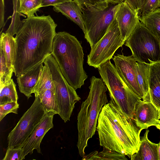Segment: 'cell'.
<instances>
[{
    "label": "cell",
    "mask_w": 160,
    "mask_h": 160,
    "mask_svg": "<svg viewBox=\"0 0 160 160\" xmlns=\"http://www.w3.org/2000/svg\"><path fill=\"white\" fill-rule=\"evenodd\" d=\"M23 22L15 38L16 55L14 72L17 77L43 62L51 54L57 26L50 15H33Z\"/></svg>",
    "instance_id": "obj_1"
},
{
    "label": "cell",
    "mask_w": 160,
    "mask_h": 160,
    "mask_svg": "<svg viewBox=\"0 0 160 160\" xmlns=\"http://www.w3.org/2000/svg\"><path fill=\"white\" fill-rule=\"evenodd\" d=\"M142 130L110 102L99 113L97 130L100 145L103 148L131 158L138 150Z\"/></svg>",
    "instance_id": "obj_2"
},
{
    "label": "cell",
    "mask_w": 160,
    "mask_h": 160,
    "mask_svg": "<svg viewBox=\"0 0 160 160\" xmlns=\"http://www.w3.org/2000/svg\"><path fill=\"white\" fill-rule=\"evenodd\" d=\"M51 54L68 83L76 90L80 88L88 75L83 68L82 48L77 38L65 31L56 32Z\"/></svg>",
    "instance_id": "obj_3"
},
{
    "label": "cell",
    "mask_w": 160,
    "mask_h": 160,
    "mask_svg": "<svg viewBox=\"0 0 160 160\" xmlns=\"http://www.w3.org/2000/svg\"><path fill=\"white\" fill-rule=\"evenodd\" d=\"M90 91L82 102L77 116L78 140L77 144L79 155H85L88 142L94 135L98 118L103 107L108 102L107 88L102 79L92 76L90 78Z\"/></svg>",
    "instance_id": "obj_4"
},
{
    "label": "cell",
    "mask_w": 160,
    "mask_h": 160,
    "mask_svg": "<svg viewBox=\"0 0 160 160\" xmlns=\"http://www.w3.org/2000/svg\"><path fill=\"white\" fill-rule=\"evenodd\" d=\"M98 68L108 89L110 102L133 120L135 106L141 99L124 82L110 60L100 65Z\"/></svg>",
    "instance_id": "obj_5"
},
{
    "label": "cell",
    "mask_w": 160,
    "mask_h": 160,
    "mask_svg": "<svg viewBox=\"0 0 160 160\" xmlns=\"http://www.w3.org/2000/svg\"><path fill=\"white\" fill-rule=\"evenodd\" d=\"M120 3H109L105 8L96 6L82 7L85 32V38L92 48L105 35L115 18Z\"/></svg>",
    "instance_id": "obj_6"
},
{
    "label": "cell",
    "mask_w": 160,
    "mask_h": 160,
    "mask_svg": "<svg viewBox=\"0 0 160 160\" xmlns=\"http://www.w3.org/2000/svg\"><path fill=\"white\" fill-rule=\"evenodd\" d=\"M125 43L137 62L149 65L160 62V41L140 21Z\"/></svg>",
    "instance_id": "obj_7"
},
{
    "label": "cell",
    "mask_w": 160,
    "mask_h": 160,
    "mask_svg": "<svg viewBox=\"0 0 160 160\" xmlns=\"http://www.w3.org/2000/svg\"><path fill=\"white\" fill-rule=\"evenodd\" d=\"M31 107L21 118L9 133L8 147H21L39 123L45 113L38 96Z\"/></svg>",
    "instance_id": "obj_8"
},
{
    "label": "cell",
    "mask_w": 160,
    "mask_h": 160,
    "mask_svg": "<svg viewBox=\"0 0 160 160\" xmlns=\"http://www.w3.org/2000/svg\"><path fill=\"white\" fill-rule=\"evenodd\" d=\"M125 43L122 39L115 18L105 35L91 48L88 55V64L98 68L100 65L112 58L116 51Z\"/></svg>",
    "instance_id": "obj_9"
},
{
    "label": "cell",
    "mask_w": 160,
    "mask_h": 160,
    "mask_svg": "<svg viewBox=\"0 0 160 160\" xmlns=\"http://www.w3.org/2000/svg\"><path fill=\"white\" fill-rule=\"evenodd\" d=\"M113 60L115 68L120 77L129 89L142 100L144 96L138 83L135 69L137 62L132 55L126 56L117 54Z\"/></svg>",
    "instance_id": "obj_10"
},
{
    "label": "cell",
    "mask_w": 160,
    "mask_h": 160,
    "mask_svg": "<svg viewBox=\"0 0 160 160\" xmlns=\"http://www.w3.org/2000/svg\"><path fill=\"white\" fill-rule=\"evenodd\" d=\"M54 115L50 113H45L40 122L24 142L22 147L24 158L28 154H32L35 149L38 153H42L40 143L46 133L53 127V119Z\"/></svg>",
    "instance_id": "obj_11"
},
{
    "label": "cell",
    "mask_w": 160,
    "mask_h": 160,
    "mask_svg": "<svg viewBox=\"0 0 160 160\" xmlns=\"http://www.w3.org/2000/svg\"><path fill=\"white\" fill-rule=\"evenodd\" d=\"M122 39L125 42L140 21L138 13L133 10L124 1L120 3L115 15Z\"/></svg>",
    "instance_id": "obj_12"
},
{
    "label": "cell",
    "mask_w": 160,
    "mask_h": 160,
    "mask_svg": "<svg viewBox=\"0 0 160 160\" xmlns=\"http://www.w3.org/2000/svg\"><path fill=\"white\" fill-rule=\"evenodd\" d=\"M159 119V110L150 101L141 100L136 105L133 120L139 128L155 126Z\"/></svg>",
    "instance_id": "obj_13"
},
{
    "label": "cell",
    "mask_w": 160,
    "mask_h": 160,
    "mask_svg": "<svg viewBox=\"0 0 160 160\" xmlns=\"http://www.w3.org/2000/svg\"><path fill=\"white\" fill-rule=\"evenodd\" d=\"M41 63L25 73L17 77L19 90L29 99L32 97L38 83L44 66Z\"/></svg>",
    "instance_id": "obj_14"
},
{
    "label": "cell",
    "mask_w": 160,
    "mask_h": 160,
    "mask_svg": "<svg viewBox=\"0 0 160 160\" xmlns=\"http://www.w3.org/2000/svg\"><path fill=\"white\" fill-rule=\"evenodd\" d=\"M148 130L140 137L139 149L131 157V160H158V143L150 141L148 138Z\"/></svg>",
    "instance_id": "obj_15"
},
{
    "label": "cell",
    "mask_w": 160,
    "mask_h": 160,
    "mask_svg": "<svg viewBox=\"0 0 160 160\" xmlns=\"http://www.w3.org/2000/svg\"><path fill=\"white\" fill-rule=\"evenodd\" d=\"M53 10L57 12L62 13L78 25L85 32L81 8L73 0L54 6Z\"/></svg>",
    "instance_id": "obj_16"
},
{
    "label": "cell",
    "mask_w": 160,
    "mask_h": 160,
    "mask_svg": "<svg viewBox=\"0 0 160 160\" xmlns=\"http://www.w3.org/2000/svg\"><path fill=\"white\" fill-rule=\"evenodd\" d=\"M149 87L150 101L160 108V62L150 66Z\"/></svg>",
    "instance_id": "obj_17"
},
{
    "label": "cell",
    "mask_w": 160,
    "mask_h": 160,
    "mask_svg": "<svg viewBox=\"0 0 160 160\" xmlns=\"http://www.w3.org/2000/svg\"><path fill=\"white\" fill-rule=\"evenodd\" d=\"M0 45L3 47L7 66L10 70H13L16 58V43L15 38L8 33L1 34Z\"/></svg>",
    "instance_id": "obj_18"
},
{
    "label": "cell",
    "mask_w": 160,
    "mask_h": 160,
    "mask_svg": "<svg viewBox=\"0 0 160 160\" xmlns=\"http://www.w3.org/2000/svg\"><path fill=\"white\" fill-rule=\"evenodd\" d=\"M150 65L139 62H136L135 69L138 84L144 96V100L150 101L148 78Z\"/></svg>",
    "instance_id": "obj_19"
},
{
    "label": "cell",
    "mask_w": 160,
    "mask_h": 160,
    "mask_svg": "<svg viewBox=\"0 0 160 160\" xmlns=\"http://www.w3.org/2000/svg\"><path fill=\"white\" fill-rule=\"evenodd\" d=\"M139 19L160 41V8L139 17Z\"/></svg>",
    "instance_id": "obj_20"
},
{
    "label": "cell",
    "mask_w": 160,
    "mask_h": 160,
    "mask_svg": "<svg viewBox=\"0 0 160 160\" xmlns=\"http://www.w3.org/2000/svg\"><path fill=\"white\" fill-rule=\"evenodd\" d=\"M44 64L41 76L34 92L35 97L41 96L48 89L55 90L54 82L49 69L46 64L44 63Z\"/></svg>",
    "instance_id": "obj_21"
},
{
    "label": "cell",
    "mask_w": 160,
    "mask_h": 160,
    "mask_svg": "<svg viewBox=\"0 0 160 160\" xmlns=\"http://www.w3.org/2000/svg\"><path fill=\"white\" fill-rule=\"evenodd\" d=\"M38 97L45 113L58 114L59 108L55 90H47L42 95Z\"/></svg>",
    "instance_id": "obj_22"
},
{
    "label": "cell",
    "mask_w": 160,
    "mask_h": 160,
    "mask_svg": "<svg viewBox=\"0 0 160 160\" xmlns=\"http://www.w3.org/2000/svg\"><path fill=\"white\" fill-rule=\"evenodd\" d=\"M82 160H128L124 154L114 151L103 148L100 152L94 151L89 154L85 155Z\"/></svg>",
    "instance_id": "obj_23"
},
{
    "label": "cell",
    "mask_w": 160,
    "mask_h": 160,
    "mask_svg": "<svg viewBox=\"0 0 160 160\" xmlns=\"http://www.w3.org/2000/svg\"><path fill=\"white\" fill-rule=\"evenodd\" d=\"M0 105L7 102H17L18 96L16 85L12 79L9 83L0 85Z\"/></svg>",
    "instance_id": "obj_24"
},
{
    "label": "cell",
    "mask_w": 160,
    "mask_h": 160,
    "mask_svg": "<svg viewBox=\"0 0 160 160\" xmlns=\"http://www.w3.org/2000/svg\"><path fill=\"white\" fill-rule=\"evenodd\" d=\"M42 0H18V10L20 13H23L30 17L42 7Z\"/></svg>",
    "instance_id": "obj_25"
},
{
    "label": "cell",
    "mask_w": 160,
    "mask_h": 160,
    "mask_svg": "<svg viewBox=\"0 0 160 160\" xmlns=\"http://www.w3.org/2000/svg\"><path fill=\"white\" fill-rule=\"evenodd\" d=\"M0 64V85H2L10 82L14 71L7 67L4 49L1 45Z\"/></svg>",
    "instance_id": "obj_26"
},
{
    "label": "cell",
    "mask_w": 160,
    "mask_h": 160,
    "mask_svg": "<svg viewBox=\"0 0 160 160\" xmlns=\"http://www.w3.org/2000/svg\"><path fill=\"white\" fill-rule=\"evenodd\" d=\"M19 104L17 102H12L0 105V121L8 113L18 114Z\"/></svg>",
    "instance_id": "obj_27"
},
{
    "label": "cell",
    "mask_w": 160,
    "mask_h": 160,
    "mask_svg": "<svg viewBox=\"0 0 160 160\" xmlns=\"http://www.w3.org/2000/svg\"><path fill=\"white\" fill-rule=\"evenodd\" d=\"M24 159L22 148L8 147L5 156L2 160H22Z\"/></svg>",
    "instance_id": "obj_28"
},
{
    "label": "cell",
    "mask_w": 160,
    "mask_h": 160,
    "mask_svg": "<svg viewBox=\"0 0 160 160\" xmlns=\"http://www.w3.org/2000/svg\"><path fill=\"white\" fill-rule=\"evenodd\" d=\"M160 7V0H145L138 13L139 17L142 16Z\"/></svg>",
    "instance_id": "obj_29"
},
{
    "label": "cell",
    "mask_w": 160,
    "mask_h": 160,
    "mask_svg": "<svg viewBox=\"0 0 160 160\" xmlns=\"http://www.w3.org/2000/svg\"><path fill=\"white\" fill-rule=\"evenodd\" d=\"M81 7L83 6H93L105 8L109 4L107 0H73Z\"/></svg>",
    "instance_id": "obj_30"
},
{
    "label": "cell",
    "mask_w": 160,
    "mask_h": 160,
    "mask_svg": "<svg viewBox=\"0 0 160 160\" xmlns=\"http://www.w3.org/2000/svg\"><path fill=\"white\" fill-rule=\"evenodd\" d=\"M125 1L133 10L138 13L142 9L145 0H125Z\"/></svg>",
    "instance_id": "obj_31"
},
{
    "label": "cell",
    "mask_w": 160,
    "mask_h": 160,
    "mask_svg": "<svg viewBox=\"0 0 160 160\" xmlns=\"http://www.w3.org/2000/svg\"><path fill=\"white\" fill-rule=\"evenodd\" d=\"M73 0H42V7L58 5L64 2Z\"/></svg>",
    "instance_id": "obj_32"
},
{
    "label": "cell",
    "mask_w": 160,
    "mask_h": 160,
    "mask_svg": "<svg viewBox=\"0 0 160 160\" xmlns=\"http://www.w3.org/2000/svg\"><path fill=\"white\" fill-rule=\"evenodd\" d=\"M4 0H0V29H3L5 25L4 21Z\"/></svg>",
    "instance_id": "obj_33"
},
{
    "label": "cell",
    "mask_w": 160,
    "mask_h": 160,
    "mask_svg": "<svg viewBox=\"0 0 160 160\" xmlns=\"http://www.w3.org/2000/svg\"><path fill=\"white\" fill-rule=\"evenodd\" d=\"M125 0H107L108 3L117 4H118L124 1Z\"/></svg>",
    "instance_id": "obj_34"
},
{
    "label": "cell",
    "mask_w": 160,
    "mask_h": 160,
    "mask_svg": "<svg viewBox=\"0 0 160 160\" xmlns=\"http://www.w3.org/2000/svg\"><path fill=\"white\" fill-rule=\"evenodd\" d=\"M156 128L160 130V120L159 121L158 123L155 125Z\"/></svg>",
    "instance_id": "obj_35"
},
{
    "label": "cell",
    "mask_w": 160,
    "mask_h": 160,
    "mask_svg": "<svg viewBox=\"0 0 160 160\" xmlns=\"http://www.w3.org/2000/svg\"><path fill=\"white\" fill-rule=\"evenodd\" d=\"M158 160H160V142L158 143Z\"/></svg>",
    "instance_id": "obj_36"
},
{
    "label": "cell",
    "mask_w": 160,
    "mask_h": 160,
    "mask_svg": "<svg viewBox=\"0 0 160 160\" xmlns=\"http://www.w3.org/2000/svg\"><path fill=\"white\" fill-rule=\"evenodd\" d=\"M158 110H159V118L160 119V108Z\"/></svg>",
    "instance_id": "obj_37"
},
{
    "label": "cell",
    "mask_w": 160,
    "mask_h": 160,
    "mask_svg": "<svg viewBox=\"0 0 160 160\" xmlns=\"http://www.w3.org/2000/svg\"></svg>",
    "instance_id": "obj_38"
}]
</instances>
